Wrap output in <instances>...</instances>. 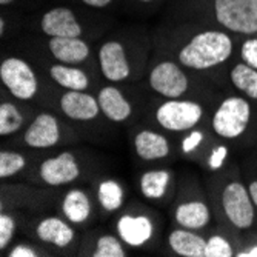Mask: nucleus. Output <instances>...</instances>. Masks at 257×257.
<instances>
[{
    "instance_id": "412c9836",
    "label": "nucleus",
    "mask_w": 257,
    "mask_h": 257,
    "mask_svg": "<svg viewBox=\"0 0 257 257\" xmlns=\"http://www.w3.org/2000/svg\"><path fill=\"white\" fill-rule=\"evenodd\" d=\"M167 246L180 257H205L206 239L196 229L176 226L167 234Z\"/></svg>"
},
{
    "instance_id": "a211bd4d",
    "label": "nucleus",
    "mask_w": 257,
    "mask_h": 257,
    "mask_svg": "<svg viewBox=\"0 0 257 257\" xmlns=\"http://www.w3.org/2000/svg\"><path fill=\"white\" fill-rule=\"evenodd\" d=\"M102 115L112 123H123L134 114V105L125 96L123 89L115 85L102 86L97 92Z\"/></svg>"
},
{
    "instance_id": "f3484780",
    "label": "nucleus",
    "mask_w": 257,
    "mask_h": 257,
    "mask_svg": "<svg viewBox=\"0 0 257 257\" xmlns=\"http://www.w3.org/2000/svg\"><path fill=\"white\" fill-rule=\"evenodd\" d=\"M59 109L66 119L82 123L94 122L102 114L97 96L88 91H65L59 99Z\"/></svg>"
},
{
    "instance_id": "f8f14e48",
    "label": "nucleus",
    "mask_w": 257,
    "mask_h": 257,
    "mask_svg": "<svg viewBox=\"0 0 257 257\" xmlns=\"http://www.w3.org/2000/svg\"><path fill=\"white\" fill-rule=\"evenodd\" d=\"M156 219L142 209H126L115 222V234L134 249L145 248L156 237Z\"/></svg>"
},
{
    "instance_id": "9b49d317",
    "label": "nucleus",
    "mask_w": 257,
    "mask_h": 257,
    "mask_svg": "<svg viewBox=\"0 0 257 257\" xmlns=\"http://www.w3.org/2000/svg\"><path fill=\"white\" fill-rule=\"evenodd\" d=\"M68 131L69 130H66L57 115L43 111L36 114L28 126L23 130L20 145L36 151L50 150L65 142L66 136L69 134Z\"/></svg>"
},
{
    "instance_id": "4be33fe9",
    "label": "nucleus",
    "mask_w": 257,
    "mask_h": 257,
    "mask_svg": "<svg viewBox=\"0 0 257 257\" xmlns=\"http://www.w3.org/2000/svg\"><path fill=\"white\" fill-rule=\"evenodd\" d=\"M48 50L51 56L66 65H79L88 60L91 50L82 37H50Z\"/></svg>"
},
{
    "instance_id": "f257e3e1",
    "label": "nucleus",
    "mask_w": 257,
    "mask_h": 257,
    "mask_svg": "<svg viewBox=\"0 0 257 257\" xmlns=\"http://www.w3.org/2000/svg\"><path fill=\"white\" fill-rule=\"evenodd\" d=\"M209 203L220 222L234 231H249L257 222V208L249 196L245 180L231 163L211 174Z\"/></svg>"
},
{
    "instance_id": "20e7f679",
    "label": "nucleus",
    "mask_w": 257,
    "mask_h": 257,
    "mask_svg": "<svg viewBox=\"0 0 257 257\" xmlns=\"http://www.w3.org/2000/svg\"><path fill=\"white\" fill-rule=\"evenodd\" d=\"M255 120V109L245 96H226L211 112L209 128L226 144L243 140Z\"/></svg>"
},
{
    "instance_id": "5701e85b",
    "label": "nucleus",
    "mask_w": 257,
    "mask_h": 257,
    "mask_svg": "<svg viewBox=\"0 0 257 257\" xmlns=\"http://www.w3.org/2000/svg\"><path fill=\"white\" fill-rule=\"evenodd\" d=\"M94 197L105 214H114L123 208L125 188L117 179L105 177L96 183Z\"/></svg>"
},
{
    "instance_id": "7ed1b4c3",
    "label": "nucleus",
    "mask_w": 257,
    "mask_h": 257,
    "mask_svg": "<svg viewBox=\"0 0 257 257\" xmlns=\"http://www.w3.org/2000/svg\"><path fill=\"white\" fill-rule=\"evenodd\" d=\"M177 150L183 159H188L209 173H217L229 165V147L219 139L211 128L197 126L182 134Z\"/></svg>"
},
{
    "instance_id": "bb28decb",
    "label": "nucleus",
    "mask_w": 257,
    "mask_h": 257,
    "mask_svg": "<svg viewBox=\"0 0 257 257\" xmlns=\"http://www.w3.org/2000/svg\"><path fill=\"white\" fill-rule=\"evenodd\" d=\"M92 257H126V245L122 242V239L117 234H99L94 242H92V248L89 249V254Z\"/></svg>"
},
{
    "instance_id": "393cba45",
    "label": "nucleus",
    "mask_w": 257,
    "mask_h": 257,
    "mask_svg": "<svg viewBox=\"0 0 257 257\" xmlns=\"http://www.w3.org/2000/svg\"><path fill=\"white\" fill-rule=\"evenodd\" d=\"M229 82L242 96L251 102H257V69L239 62L229 69Z\"/></svg>"
},
{
    "instance_id": "39448f33",
    "label": "nucleus",
    "mask_w": 257,
    "mask_h": 257,
    "mask_svg": "<svg viewBox=\"0 0 257 257\" xmlns=\"http://www.w3.org/2000/svg\"><path fill=\"white\" fill-rule=\"evenodd\" d=\"M206 117V108L194 99H165L153 111V120L168 133L183 134L202 126Z\"/></svg>"
},
{
    "instance_id": "4c0bfd02",
    "label": "nucleus",
    "mask_w": 257,
    "mask_h": 257,
    "mask_svg": "<svg viewBox=\"0 0 257 257\" xmlns=\"http://www.w3.org/2000/svg\"><path fill=\"white\" fill-rule=\"evenodd\" d=\"M137 2H142V4H150V2H153V0H137Z\"/></svg>"
},
{
    "instance_id": "72a5a7b5",
    "label": "nucleus",
    "mask_w": 257,
    "mask_h": 257,
    "mask_svg": "<svg viewBox=\"0 0 257 257\" xmlns=\"http://www.w3.org/2000/svg\"><path fill=\"white\" fill-rule=\"evenodd\" d=\"M236 257H257V243H251L236 251Z\"/></svg>"
},
{
    "instance_id": "cd10ccee",
    "label": "nucleus",
    "mask_w": 257,
    "mask_h": 257,
    "mask_svg": "<svg viewBox=\"0 0 257 257\" xmlns=\"http://www.w3.org/2000/svg\"><path fill=\"white\" fill-rule=\"evenodd\" d=\"M27 165H28V160L23 153L14 151V150L0 151V179L2 180L16 177L22 171H25Z\"/></svg>"
},
{
    "instance_id": "2f4dec72",
    "label": "nucleus",
    "mask_w": 257,
    "mask_h": 257,
    "mask_svg": "<svg viewBox=\"0 0 257 257\" xmlns=\"http://www.w3.org/2000/svg\"><path fill=\"white\" fill-rule=\"evenodd\" d=\"M7 255L8 257H39V255H45V252L39 249L37 246H33L28 243H17L8 249Z\"/></svg>"
},
{
    "instance_id": "6e6552de",
    "label": "nucleus",
    "mask_w": 257,
    "mask_h": 257,
    "mask_svg": "<svg viewBox=\"0 0 257 257\" xmlns=\"http://www.w3.org/2000/svg\"><path fill=\"white\" fill-rule=\"evenodd\" d=\"M85 173V167L73 151H62L43 159L36 167V182L50 188H62L76 183Z\"/></svg>"
},
{
    "instance_id": "7c9ffc66",
    "label": "nucleus",
    "mask_w": 257,
    "mask_h": 257,
    "mask_svg": "<svg viewBox=\"0 0 257 257\" xmlns=\"http://www.w3.org/2000/svg\"><path fill=\"white\" fill-rule=\"evenodd\" d=\"M240 57L242 62L257 69V37L248 36L240 46Z\"/></svg>"
},
{
    "instance_id": "2eb2a0df",
    "label": "nucleus",
    "mask_w": 257,
    "mask_h": 257,
    "mask_svg": "<svg viewBox=\"0 0 257 257\" xmlns=\"http://www.w3.org/2000/svg\"><path fill=\"white\" fill-rule=\"evenodd\" d=\"M33 232L40 243L57 251H68L77 243V232L74 225L59 216H46L40 219Z\"/></svg>"
},
{
    "instance_id": "dca6fc26",
    "label": "nucleus",
    "mask_w": 257,
    "mask_h": 257,
    "mask_svg": "<svg viewBox=\"0 0 257 257\" xmlns=\"http://www.w3.org/2000/svg\"><path fill=\"white\" fill-rule=\"evenodd\" d=\"M136 156L147 163H156L171 157L173 142L168 136L151 128H140L133 134Z\"/></svg>"
},
{
    "instance_id": "473e14b6",
    "label": "nucleus",
    "mask_w": 257,
    "mask_h": 257,
    "mask_svg": "<svg viewBox=\"0 0 257 257\" xmlns=\"http://www.w3.org/2000/svg\"><path fill=\"white\" fill-rule=\"evenodd\" d=\"M243 180L248 186V191H249V196L257 208V171L252 170V168H248L245 176H243Z\"/></svg>"
},
{
    "instance_id": "9d476101",
    "label": "nucleus",
    "mask_w": 257,
    "mask_h": 257,
    "mask_svg": "<svg viewBox=\"0 0 257 257\" xmlns=\"http://www.w3.org/2000/svg\"><path fill=\"white\" fill-rule=\"evenodd\" d=\"M219 25L243 36L257 34V0H213Z\"/></svg>"
},
{
    "instance_id": "a878e982",
    "label": "nucleus",
    "mask_w": 257,
    "mask_h": 257,
    "mask_svg": "<svg viewBox=\"0 0 257 257\" xmlns=\"http://www.w3.org/2000/svg\"><path fill=\"white\" fill-rule=\"evenodd\" d=\"M27 123V114L13 100L0 103V136L4 139L17 134Z\"/></svg>"
},
{
    "instance_id": "c85d7f7f",
    "label": "nucleus",
    "mask_w": 257,
    "mask_h": 257,
    "mask_svg": "<svg viewBox=\"0 0 257 257\" xmlns=\"http://www.w3.org/2000/svg\"><path fill=\"white\" fill-rule=\"evenodd\" d=\"M236 248L223 234H211L206 239L205 257H234Z\"/></svg>"
},
{
    "instance_id": "f03ea898",
    "label": "nucleus",
    "mask_w": 257,
    "mask_h": 257,
    "mask_svg": "<svg viewBox=\"0 0 257 257\" xmlns=\"http://www.w3.org/2000/svg\"><path fill=\"white\" fill-rule=\"evenodd\" d=\"M234 42L219 30H205L193 34L176 53L177 60L188 71L206 73L222 66L232 57Z\"/></svg>"
},
{
    "instance_id": "4468645a",
    "label": "nucleus",
    "mask_w": 257,
    "mask_h": 257,
    "mask_svg": "<svg viewBox=\"0 0 257 257\" xmlns=\"http://www.w3.org/2000/svg\"><path fill=\"white\" fill-rule=\"evenodd\" d=\"M139 190L153 203H173L177 191L176 174L171 168H151L140 174Z\"/></svg>"
},
{
    "instance_id": "c9c22d12",
    "label": "nucleus",
    "mask_w": 257,
    "mask_h": 257,
    "mask_svg": "<svg viewBox=\"0 0 257 257\" xmlns=\"http://www.w3.org/2000/svg\"><path fill=\"white\" fill-rule=\"evenodd\" d=\"M5 33H7V31H5V19L2 17V19H0V36L4 37Z\"/></svg>"
},
{
    "instance_id": "0eeeda50",
    "label": "nucleus",
    "mask_w": 257,
    "mask_h": 257,
    "mask_svg": "<svg viewBox=\"0 0 257 257\" xmlns=\"http://www.w3.org/2000/svg\"><path fill=\"white\" fill-rule=\"evenodd\" d=\"M148 86L162 99H185L193 89V80L174 59H162L148 71Z\"/></svg>"
},
{
    "instance_id": "c756f323",
    "label": "nucleus",
    "mask_w": 257,
    "mask_h": 257,
    "mask_svg": "<svg viewBox=\"0 0 257 257\" xmlns=\"http://www.w3.org/2000/svg\"><path fill=\"white\" fill-rule=\"evenodd\" d=\"M16 231H17V220L14 214L2 211V214H0V251L2 252H5L13 243Z\"/></svg>"
},
{
    "instance_id": "ddd939ff",
    "label": "nucleus",
    "mask_w": 257,
    "mask_h": 257,
    "mask_svg": "<svg viewBox=\"0 0 257 257\" xmlns=\"http://www.w3.org/2000/svg\"><path fill=\"white\" fill-rule=\"evenodd\" d=\"M99 69L105 80L112 83L126 82L134 76L131 59L120 40H108L102 43L97 54Z\"/></svg>"
},
{
    "instance_id": "e433bc0d",
    "label": "nucleus",
    "mask_w": 257,
    "mask_h": 257,
    "mask_svg": "<svg viewBox=\"0 0 257 257\" xmlns=\"http://www.w3.org/2000/svg\"><path fill=\"white\" fill-rule=\"evenodd\" d=\"M14 2V0H0V5H4V7H7V5H11Z\"/></svg>"
},
{
    "instance_id": "1a4fd4ad",
    "label": "nucleus",
    "mask_w": 257,
    "mask_h": 257,
    "mask_svg": "<svg viewBox=\"0 0 257 257\" xmlns=\"http://www.w3.org/2000/svg\"><path fill=\"white\" fill-rule=\"evenodd\" d=\"M0 80L4 88L19 102L34 100L39 92V79L34 68L22 57L10 56L2 60Z\"/></svg>"
},
{
    "instance_id": "423d86ee",
    "label": "nucleus",
    "mask_w": 257,
    "mask_h": 257,
    "mask_svg": "<svg viewBox=\"0 0 257 257\" xmlns=\"http://www.w3.org/2000/svg\"><path fill=\"white\" fill-rule=\"evenodd\" d=\"M173 220L177 226L202 231L213 220V208L196 185H186L176 191L173 200Z\"/></svg>"
},
{
    "instance_id": "6ab92c4d",
    "label": "nucleus",
    "mask_w": 257,
    "mask_h": 257,
    "mask_svg": "<svg viewBox=\"0 0 257 257\" xmlns=\"http://www.w3.org/2000/svg\"><path fill=\"white\" fill-rule=\"evenodd\" d=\"M40 28L48 37H82L83 28L73 10L56 7L46 11L40 20Z\"/></svg>"
},
{
    "instance_id": "f704fd0d",
    "label": "nucleus",
    "mask_w": 257,
    "mask_h": 257,
    "mask_svg": "<svg viewBox=\"0 0 257 257\" xmlns=\"http://www.w3.org/2000/svg\"><path fill=\"white\" fill-rule=\"evenodd\" d=\"M80 2L88 7H92V8H105L112 2V0H80Z\"/></svg>"
},
{
    "instance_id": "b1692460",
    "label": "nucleus",
    "mask_w": 257,
    "mask_h": 257,
    "mask_svg": "<svg viewBox=\"0 0 257 257\" xmlns=\"http://www.w3.org/2000/svg\"><path fill=\"white\" fill-rule=\"evenodd\" d=\"M50 77L65 91H88L91 80L85 69L76 65L54 63L48 69Z\"/></svg>"
},
{
    "instance_id": "aec40b11",
    "label": "nucleus",
    "mask_w": 257,
    "mask_h": 257,
    "mask_svg": "<svg viewBox=\"0 0 257 257\" xmlns=\"http://www.w3.org/2000/svg\"><path fill=\"white\" fill-rule=\"evenodd\" d=\"M92 199L83 188H71L60 199V213L74 226H85L92 219Z\"/></svg>"
}]
</instances>
